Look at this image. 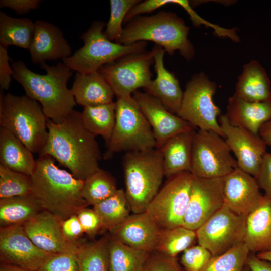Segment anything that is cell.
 Listing matches in <instances>:
<instances>
[{
  "label": "cell",
  "mask_w": 271,
  "mask_h": 271,
  "mask_svg": "<svg viewBox=\"0 0 271 271\" xmlns=\"http://www.w3.org/2000/svg\"><path fill=\"white\" fill-rule=\"evenodd\" d=\"M61 229L67 241L73 244L80 245L78 240L85 232L76 214L61 221Z\"/></svg>",
  "instance_id": "ee69618b"
},
{
  "label": "cell",
  "mask_w": 271,
  "mask_h": 271,
  "mask_svg": "<svg viewBox=\"0 0 271 271\" xmlns=\"http://www.w3.org/2000/svg\"><path fill=\"white\" fill-rule=\"evenodd\" d=\"M156 146L152 129L133 97L117 98L115 125L103 158L109 160L117 153L143 151Z\"/></svg>",
  "instance_id": "ba28073f"
},
{
  "label": "cell",
  "mask_w": 271,
  "mask_h": 271,
  "mask_svg": "<svg viewBox=\"0 0 271 271\" xmlns=\"http://www.w3.org/2000/svg\"><path fill=\"white\" fill-rule=\"evenodd\" d=\"M212 256L203 246L192 245L183 252L180 262L184 271H201Z\"/></svg>",
  "instance_id": "ab89813d"
},
{
  "label": "cell",
  "mask_w": 271,
  "mask_h": 271,
  "mask_svg": "<svg viewBox=\"0 0 271 271\" xmlns=\"http://www.w3.org/2000/svg\"><path fill=\"white\" fill-rule=\"evenodd\" d=\"M108 237L79 246L76 252L78 271H108Z\"/></svg>",
  "instance_id": "d590c367"
},
{
  "label": "cell",
  "mask_w": 271,
  "mask_h": 271,
  "mask_svg": "<svg viewBox=\"0 0 271 271\" xmlns=\"http://www.w3.org/2000/svg\"><path fill=\"white\" fill-rule=\"evenodd\" d=\"M0 165L31 176L36 165L32 153L15 135L0 127Z\"/></svg>",
  "instance_id": "83f0119b"
},
{
  "label": "cell",
  "mask_w": 271,
  "mask_h": 271,
  "mask_svg": "<svg viewBox=\"0 0 271 271\" xmlns=\"http://www.w3.org/2000/svg\"><path fill=\"white\" fill-rule=\"evenodd\" d=\"M218 122L224 139L236 158L238 167L255 177L266 152V144L259 134L232 125L226 114Z\"/></svg>",
  "instance_id": "9a60e30c"
},
{
  "label": "cell",
  "mask_w": 271,
  "mask_h": 271,
  "mask_svg": "<svg viewBox=\"0 0 271 271\" xmlns=\"http://www.w3.org/2000/svg\"><path fill=\"white\" fill-rule=\"evenodd\" d=\"M255 178L259 188L264 191L265 195L271 199V153L265 154Z\"/></svg>",
  "instance_id": "f6af8a7d"
},
{
  "label": "cell",
  "mask_w": 271,
  "mask_h": 271,
  "mask_svg": "<svg viewBox=\"0 0 271 271\" xmlns=\"http://www.w3.org/2000/svg\"><path fill=\"white\" fill-rule=\"evenodd\" d=\"M230 123L255 134L271 119V101L250 102L234 94L229 97L225 114Z\"/></svg>",
  "instance_id": "cb8c5ba5"
},
{
  "label": "cell",
  "mask_w": 271,
  "mask_h": 271,
  "mask_svg": "<svg viewBox=\"0 0 271 271\" xmlns=\"http://www.w3.org/2000/svg\"><path fill=\"white\" fill-rule=\"evenodd\" d=\"M196 240V231L183 226L161 229L154 251L176 258L179 253L192 246Z\"/></svg>",
  "instance_id": "836d02e7"
},
{
  "label": "cell",
  "mask_w": 271,
  "mask_h": 271,
  "mask_svg": "<svg viewBox=\"0 0 271 271\" xmlns=\"http://www.w3.org/2000/svg\"><path fill=\"white\" fill-rule=\"evenodd\" d=\"M250 253L242 242L222 254L212 256L201 271H244Z\"/></svg>",
  "instance_id": "8d00e7d4"
},
{
  "label": "cell",
  "mask_w": 271,
  "mask_h": 271,
  "mask_svg": "<svg viewBox=\"0 0 271 271\" xmlns=\"http://www.w3.org/2000/svg\"><path fill=\"white\" fill-rule=\"evenodd\" d=\"M246 217L223 206L196 230L198 244L212 256L222 254L243 242Z\"/></svg>",
  "instance_id": "4fadbf2b"
},
{
  "label": "cell",
  "mask_w": 271,
  "mask_h": 271,
  "mask_svg": "<svg viewBox=\"0 0 271 271\" xmlns=\"http://www.w3.org/2000/svg\"><path fill=\"white\" fill-rule=\"evenodd\" d=\"M76 215L85 233L89 237L94 238L100 231L103 230L101 218L93 208H83Z\"/></svg>",
  "instance_id": "7bdbcfd3"
},
{
  "label": "cell",
  "mask_w": 271,
  "mask_h": 271,
  "mask_svg": "<svg viewBox=\"0 0 271 271\" xmlns=\"http://www.w3.org/2000/svg\"><path fill=\"white\" fill-rule=\"evenodd\" d=\"M117 189L112 174L100 168L84 181L81 195L89 205L94 206L113 195Z\"/></svg>",
  "instance_id": "e575fe53"
},
{
  "label": "cell",
  "mask_w": 271,
  "mask_h": 271,
  "mask_svg": "<svg viewBox=\"0 0 271 271\" xmlns=\"http://www.w3.org/2000/svg\"><path fill=\"white\" fill-rule=\"evenodd\" d=\"M47 127L48 139L39 156H50L82 181L100 169L96 136L84 126L81 112L73 110L58 122L48 119Z\"/></svg>",
  "instance_id": "6da1fadb"
},
{
  "label": "cell",
  "mask_w": 271,
  "mask_h": 271,
  "mask_svg": "<svg viewBox=\"0 0 271 271\" xmlns=\"http://www.w3.org/2000/svg\"><path fill=\"white\" fill-rule=\"evenodd\" d=\"M102 220L103 230L110 231L129 216L130 211L125 191L117 189L112 196L93 206Z\"/></svg>",
  "instance_id": "d6a6232c"
},
{
  "label": "cell",
  "mask_w": 271,
  "mask_h": 271,
  "mask_svg": "<svg viewBox=\"0 0 271 271\" xmlns=\"http://www.w3.org/2000/svg\"><path fill=\"white\" fill-rule=\"evenodd\" d=\"M0 271H35L29 270L18 266L1 263Z\"/></svg>",
  "instance_id": "f907efd6"
},
{
  "label": "cell",
  "mask_w": 271,
  "mask_h": 271,
  "mask_svg": "<svg viewBox=\"0 0 271 271\" xmlns=\"http://www.w3.org/2000/svg\"><path fill=\"white\" fill-rule=\"evenodd\" d=\"M155 48L125 55L101 67L98 71L118 97L131 96L145 88L152 80L151 65L154 63Z\"/></svg>",
  "instance_id": "7c38bea8"
},
{
  "label": "cell",
  "mask_w": 271,
  "mask_h": 271,
  "mask_svg": "<svg viewBox=\"0 0 271 271\" xmlns=\"http://www.w3.org/2000/svg\"><path fill=\"white\" fill-rule=\"evenodd\" d=\"M10 60L7 47L0 45V88L3 91L9 89L13 78V70L10 65Z\"/></svg>",
  "instance_id": "bcb514c9"
},
{
  "label": "cell",
  "mask_w": 271,
  "mask_h": 271,
  "mask_svg": "<svg viewBox=\"0 0 271 271\" xmlns=\"http://www.w3.org/2000/svg\"><path fill=\"white\" fill-rule=\"evenodd\" d=\"M259 189L255 177L237 167L224 177V205L234 213L247 217L262 200Z\"/></svg>",
  "instance_id": "ac0fdd59"
},
{
  "label": "cell",
  "mask_w": 271,
  "mask_h": 271,
  "mask_svg": "<svg viewBox=\"0 0 271 271\" xmlns=\"http://www.w3.org/2000/svg\"><path fill=\"white\" fill-rule=\"evenodd\" d=\"M154 47V67L156 77L144 90L159 100L168 110L177 115L182 104L183 92L178 79L164 66V49L157 44Z\"/></svg>",
  "instance_id": "7402d4cb"
},
{
  "label": "cell",
  "mask_w": 271,
  "mask_h": 271,
  "mask_svg": "<svg viewBox=\"0 0 271 271\" xmlns=\"http://www.w3.org/2000/svg\"><path fill=\"white\" fill-rule=\"evenodd\" d=\"M224 177L205 179L193 176L183 226L196 231L224 204Z\"/></svg>",
  "instance_id": "5bb4252c"
},
{
  "label": "cell",
  "mask_w": 271,
  "mask_h": 271,
  "mask_svg": "<svg viewBox=\"0 0 271 271\" xmlns=\"http://www.w3.org/2000/svg\"><path fill=\"white\" fill-rule=\"evenodd\" d=\"M70 90L76 103L83 107L110 103L115 95L98 71L86 74L77 73Z\"/></svg>",
  "instance_id": "d4e9b609"
},
{
  "label": "cell",
  "mask_w": 271,
  "mask_h": 271,
  "mask_svg": "<svg viewBox=\"0 0 271 271\" xmlns=\"http://www.w3.org/2000/svg\"><path fill=\"white\" fill-rule=\"evenodd\" d=\"M50 254L35 245L23 225L1 228V263L37 271Z\"/></svg>",
  "instance_id": "2e32d148"
},
{
  "label": "cell",
  "mask_w": 271,
  "mask_h": 271,
  "mask_svg": "<svg viewBox=\"0 0 271 271\" xmlns=\"http://www.w3.org/2000/svg\"><path fill=\"white\" fill-rule=\"evenodd\" d=\"M41 2L40 0H1L0 7L8 8L18 15H24L38 9Z\"/></svg>",
  "instance_id": "7dc6e473"
},
{
  "label": "cell",
  "mask_w": 271,
  "mask_h": 271,
  "mask_svg": "<svg viewBox=\"0 0 271 271\" xmlns=\"http://www.w3.org/2000/svg\"><path fill=\"white\" fill-rule=\"evenodd\" d=\"M243 242L250 253L271 251V199L265 195L246 217Z\"/></svg>",
  "instance_id": "603a6c76"
},
{
  "label": "cell",
  "mask_w": 271,
  "mask_h": 271,
  "mask_svg": "<svg viewBox=\"0 0 271 271\" xmlns=\"http://www.w3.org/2000/svg\"><path fill=\"white\" fill-rule=\"evenodd\" d=\"M161 229L146 212L129 215L109 231L110 235L132 248L155 251Z\"/></svg>",
  "instance_id": "ffe728a7"
},
{
  "label": "cell",
  "mask_w": 271,
  "mask_h": 271,
  "mask_svg": "<svg viewBox=\"0 0 271 271\" xmlns=\"http://www.w3.org/2000/svg\"><path fill=\"white\" fill-rule=\"evenodd\" d=\"M150 253L128 246L108 237V271H143Z\"/></svg>",
  "instance_id": "f546056e"
},
{
  "label": "cell",
  "mask_w": 271,
  "mask_h": 271,
  "mask_svg": "<svg viewBox=\"0 0 271 271\" xmlns=\"http://www.w3.org/2000/svg\"><path fill=\"white\" fill-rule=\"evenodd\" d=\"M216 84L203 73L193 75L186 85L177 115L196 128L214 131L224 138L218 122L221 110L213 101Z\"/></svg>",
  "instance_id": "9c48e42d"
},
{
  "label": "cell",
  "mask_w": 271,
  "mask_h": 271,
  "mask_svg": "<svg viewBox=\"0 0 271 271\" xmlns=\"http://www.w3.org/2000/svg\"><path fill=\"white\" fill-rule=\"evenodd\" d=\"M31 193V176L0 165V199Z\"/></svg>",
  "instance_id": "74e56055"
},
{
  "label": "cell",
  "mask_w": 271,
  "mask_h": 271,
  "mask_svg": "<svg viewBox=\"0 0 271 271\" xmlns=\"http://www.w3.org/2000/svg\"><path fill=\"white\" fill-rule=\"evenodd\" d=\"M13 78L21 84L26 95L37 101L46 117L55 122L61 121L73 109L76 102L67 87L73 71L63 62L50 66L41 64L45 74L29 69L21 60L13 62Z\"/></svg>",
  "instance_id": "3957f363"
},
{
  "label": "cell",
  "mask_w": 271,
  "mask_h": 271,
  "mask_svg": "<svg viewBox=\"0 0 271 271\" xmlns=\"http://www.w3.org/2000/svg\"><path fill=\"white\" fill-rule=\"evenodd\" d=\"M44 210L32 194L0 199L1 228L23 225Z\"/></svg>",
  "instance_id": "f1b7e54d"
},
{
  "label": "cell",
  "mask_w": 271,
  "mask_h": 271,
  "mask_svg": "<svg viewBox=\"0 0 271 271\" xmlns=\"http://www.w3.org/2000/svg\"><path fill=\"white\" fill-rule=\"evenodd\" d=\"M105 22H92L80 38L83 46L70 57L62 60L72 71L86 74L98 71L103 66L129 54L145 51L147 43L140 41L123 45L109 40L104 34Z\"/></svg>",
  "instance_id": "52a82bcc"
},
{
  "label": "cell",
  "mask_w": 271,
  "mask_h": 271,
  "mask_svg": "<svg viewBox=\"0 0 271 271\" xmlns=\"http://www.w3.org/2000/svg\"><path fill=\"white\" fill-rule=\"evenodd\" d=\"M34 31L35 23L31 19L13 18L0 12V45L29 49Z\"/></svg>",
  "instance_id": "4dcf8cb0"
},
{
  "label": "cell",
  "mask_w": 271,
  "mask_h": 271,
  "mask_svg": "<svg viewBox=\"0 0 271 271\" xmlns=\"http://www.w3.org/2000/svg\"><path fill=\"white\" fill-rule=\"evenodd\" d=\"M256 255L260 259L271 262V251L259 253Z\"/></svg>",
  "instance_id": "816d5d0a"
},
{
  "label": "cell",
  "mask_w": 271,
  "mask_h": 271,
  "mask_svg": "<svg viewBox=\"0 0 271 271\" xmlns=\"http://www.w3.org/2000/svg\"><path fill=\"white\" fill-rule=\"evenodd\" d=\"M132 94L152 129L157 149H160L173 136L197 128L170 112L159 100L145 92L138 90Z\"/></svg>",
  "instance_id": "e0dca14e"
},
{
  "label": "cell",
  "mask_w": 271,
  "mask_h": 271,
  "mask_svg": "<svg viewBox=\"0 0 271 271\" xmlns=\"http://www.w3.org/2000/svg\"><path fill=\"white\" fill-rule=\"evenodd\" d=\"M234 95L250 102L271 101V81L257 61L251 60L244 65Z\"/></svg>",
  "instance_id": "484cf974"
},
{
  "label": "cell",
  "mask_w": 271,
  "mask_h": 271,
  "mask_svg": "<svg viewBox=\"0 0 271 271\" xmlns=\"http://www.w3.org/2000/svg\"><path fill=\"white\" fill-rule=\"evenodd\" d=\"M122 166L130 211L133 214L145 212L165 176L161 152L157 148L126 152Z\"/></svg>",
  "instance_id": "5b68a950"
},
{
  "label": "cell",
  "mask_w": 271,
  "mask_h": 271,
  "mask_svg": "<svg viewBox=\"0 0 271 271\" xmlns=\"http://www.w3.org/2000/svg\"><path fill=\"white\" fill-rule=\"evenodd\" d=\"M259 135L267 146L271 147V119L262 125Z\"/></svg>",
  "instance_id": "681fc988"
},
{
  "label": "cell",
  "mask_w": 271,
  "mask_h": 271,
  "mask_svg": "<svg viewBox=\"0 0 271 271\" xmlns=\"http://www.w3.org/2000/svg\"><path fill=\"white\" fill-rule=\"evenodd\" d=\"M81 113L82 120L86 128L96 136H101L107 147L115 125L116 102L84 107Z\"/></svg>",
  "instance_id": "1f68e13d"
},
{
  "label": "cell",
  "mask_w": 271,
  "mask_h": 271,
  "mask_svg": "<svg viewBox=\"0 0 271 271\" xmlns=\"http://www.w3.org/2000/svg\"><path fill=\"white\" fill-rule=\"evenodd\" d=\"M246 264L250 271H271V262L259 258L254 253H250Z\"/></svg>",
  "instance_id": "c3c4849f"
},
{
  "label": "cell",
  "mask_w": 271,
  "mask_h": 271,
  "mask_svg": "<svg viewBox=\"0 0 271 271\" xmlns=\"http://www.w3.org/2000/svg\"><path fill=\"white\" fill-rule=\"evenodd\" d=\"M143 271H182L176 258L157 251L150 253Z\"/></svg>",
  "instance_id": "b9f144b4"
},
{
  "label": "cell",
  "mask_w": 271,
  "mask_h": 271,
  "mask_svg": "<svg viewBox=\"0 0 271 271\" xmlns=\"http://www.w3.org/2000/svg\"><path fill=\"white\" fill-rule=\"evenodd\" d=\"M244 271H250L249 268L248 267V266H247V264L244 268Z\"/></svg>",
  "instance_id": "f5cc1de1"
},
{
  "label": "cell",
  "mask_w": 271,
  "mask_h": 271,
  "mask_svg": "<svg viewBox=\"0 0 271 271\" xmlns=\"http://www.w3.org/2000/svg\"><path fill=\"white\" fill-rule=\"evenodd\" d=\"M61 221L50 212L43 210L23 226L32 241L41 250L49 254L76 252L79 246L64 237Z\"/></svg>",
  "instance_id": "d6986e66"
},
{
  "label": "cell",
  "mask_w": 271,
  "mask_h": 271,
  "mask_svg": "<svg viewBox=\"0 0 271 271\" xmlns=\"http://www.w3.org/2000/svg\"><path fill=\"white\" fill-rule=\"evenodd\" d=\"M141 1L111 0L110 15L103 31L105 36L110 41L116 42L120 37L123 28L122 24L129 11Z\"/></svg>",
  "instance_id": "f35d334b"
},
{
  "label": "cell",
  "mask_w": 271,
  "mask_h": 271,
  "mask_svg": "<svg viewBox=\"0 0 271 271\" xmlns=\"http://www.w3.org/2000/svg\"><path fill=\"white\" fill-rule=\"evenodd\" d=\"M196 130L178 133L159 149L162 154L165 176L190 172L193 139Z\"/></svg>",
  "instance_id": "4316f807"
},
{
  "label": "cell",
  "mask_w": 271,
  "mask_h": 271,
  "mask_svg": "<svg viewBox=\"0 0 271 271\" xmlns=\"http://www.w3.org/2000/svg\"><path fill=\"white\" fill-rule=\"evenodd\" d=\"M225 139L217 133L199 129L194 135L190 172L196 177L223 178L238 167Z\"/></svg>",
  "instance_id": "30bf717a"
},
{
  "label": "cell",
  "mask_w": 271,
  "mask_h": 271,
  "mask_svg": "<svg viewBox=\"0 0 271 271\" xmlns=\"http://www.w3.org/2000/svg\"><path fill=\"white\" fill-rule=\"evenodd\" d=\"M34 23V34L29 49L33 63L62 60L72 55V48L59 27L43 20Z\"/></svg>",
  "instance_id": "44dd1931"
},
{
  "label": "cell",
  "mask_w": 271,
  "mask_h": 271,
  "mask_svg": "<svg viewBox=\"0 0 271 271\" xmlns=\"http://www.w3.org/2000/svg\"><path fill=\"white\" fill-rule=\"evenodd\" d=\"M37 271H78L76 252L50 254Z\"/></svg>",
  "instance_id": "60d3db41"
},
{
  "label": "cell",
  "mask_w": 271,
  "mask_h": 271,
  "mask_svg": "<svg viewBox=\"0 0 271 271\" xmlns=\"http://www.w3.org/2000/svg\"><path fill=\"white\" fill-rule=\"evenodd\" d=\"M189 27L176 14L162 11L150 16H138L123 28L115 42L130 45L150 41L162 47L169 55L178 51L187 60L195 54L194 46L188 39Z\"/></svg>",
  "instance_id": "277c9868"
},
{
  "label": "cell",
  "mask_w": 271,
  "mask_h": 271,
  "mask_svg": "<svg viewBox=\"0 0 271 271\" xmlns=\"http://www.w3.org/2000/svg\"><path fill=\"white\" fill-rule=\"evenodd\" d=\"M31 177V194L44 210L63 221L89 204L81 195L84 181L59 168L49 155H40Z\"/></svg>",
  "instance_id": "7a4b0ae2"
},
{
  "label": "cell",
  "mask_w": 271,
  "mask_h": 271,
  "mask_svg": "<svg viewBox=\"0 0 271 271\" xmlns=\"http://www.w3.org/2000/svg\"><path fill=\"white\" fill-rule=\"evenodd\" d=\"M193 175L182 172L169 178L148 205L146 212L161 229L183 226Z\"/></svg>",
  "instance_id": "8fae6325"
},
{
  "label": "cell",
  "mask_w": 271,
  "mask_h": 271,
  "mask_svg": "<svg viewBox=\"0 0 271 271\" xmlns=\"http://www.w3.org/2000/svg\"><path fill=\"white\" fill-rule=\"evenodd\" d=\"M48 118L41 105L27 95L0 93V124L15 135L33 153L47 142Z\"/></svg>",
  "instance_id": "8992f818"
}]
</instances>
